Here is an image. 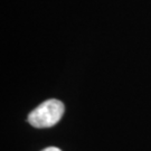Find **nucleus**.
<instances>
[{"instance_id": "1", "label": "nucleus", "mask_w": 151, "mask_h": 151, "mask_svg": "<svg viewBox=\"0 0 151 151\" xmlns=\"http://www.w3.org/2000/svg\"><path fill=\"white\" fill-rule=\"evenodd\" d=\"M64 104L58 100H47L28 115V122L38 129L50 128L57 123L64 114Z\"/></svg>"}, {"instance_id": "2", "label": "nucleus", "mask_w": 151, "mask_h": 151, "mask_svg": "<svg viewBox=\"0 0 151 151\" xmlns=\"http://www.w3.org/2000/svg\"><path fill=\"white\" fill-rule=\"evenodd\" d=\"M42 151H60V150L58 148H56V147H48V148H45Z\"/></svg>"}]
</instances>
